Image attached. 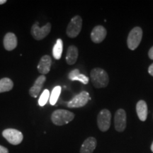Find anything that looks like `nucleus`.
<instances>
[{
    "mask_svg": "<svg viewBox=\"0 0 153 153\" xmlns=\"http://www.w3.org/2000/svg\"><path fill=\"white\" fill-rule=\"evenodd\" d=\"M91 81L94 87L97 89L106 87L109 82V77L104 70L101 68H94L90 72Z\"/></svg>",
    "mask_w": 153,
    "mask_h": 153,
    "instance_id": "f257e3e1",
    "label": "nucleus"
},
{
    "mask_svg": "<svg viewBox=\"0 0 153 153\" xmlns=\"http://www.w3.org/2000/svg\"><path fill=\"white\" fill-rule=\"evenodd\" d=\"M74 118V114L69 111L58 109L55 111L51 115V120L55 125L63 126L72 121Z\"/></svg>",
    "mask_w": 153,
    "mask_h": 153,
    "instance_id": "f03ea898",
    "label": "nucleus"
},
{
    "mask_svg": "<svg viewBox=\"0 0 153 153\" xmlns=\"http://www.w3.org/2000/svg\"><path fill=\"white\" fill-rule=\"evenodd\" d=\"M143 38V30L140 27L133 28L128 36V47L131 51H134L138 47Z\"/></svg>",
    "mask_w": 153,
    "mask_h": 153,
    "instance_id": "7ed1b4c3",
    "label": "nucleus"
},
{
    "mask_svg": "<svg viewBox=\"0 0 153 153\" xmlns=\"http://www.w3.org/2000/svg\"><path fill=\"white\" fill-rule=\"evenodd\" d=\"M82 27V19L79 15L74 16L69 23L66 30V33L68 37L76 38L79 35Z\"/></svg>",
    "mask_w": 153,
    "mask_h": 153,
    "instance_id": "20e7f679",
    "label": "nucleus"
},
{
    "mask_svg": "<svg viewBox=\"0 0 153 153\" xmlns=\"http://www.w3.org/2000/svg\"><path fill=\"white\" fill-rule=\"evenodd\" d=\"M111 122V114L108 109L101 110L97 116V125L99 130L106 132L109 129Z\"/></svg>",
    "mask_w": 153,
    "mask_h": 153,
    "instance_id": "39448f33",
    "label": "nucleus"
},
{
    "mask_svg": "<svg viewBox=\"0 0 153 153\" xmlns=\"http://www.w3.org/2000/svg\"><path fill=\"white\" fill-rule=\"evenodd\" d=\"M2 135L10 144L14 145L20 144L24 138L22 132L14 128L5 129L2 132Z\"/></svg>",
    "mask_w": 153,
    "mask_h": 153,
    "instance_id": "423d86ee",
    "label": "nucleus"
},
{
    "mask_svg": "<svg viewBox=\"0 0 153 153\" xmlns=\"http://www.w3.org/2000/svg\"><path fill=\"white\" fill-rule=\"evenodd\" d=\"M51 30V23H47L45 26L43 27L40 28L38 26V22H36L31 27L30 30V33L33 36L34 39L37 40V41H41L44 38L46 37L48 35Z\"/></svg>",
    "mask_w": 153,
    "mask_h": 153,
    "instance_id": "0eeeda50",
    "label": "nucleus"
},
{
    "mask_svg": "<svg viewBox=\"0 0 153 153\" xmlns=\"http://www.w3.org/2000/svg\"><path fill=\"white\" fill-rule=\"evenodd\" d=\"M90 99L91 98L89 97V93L84 91L73 97L71 100L68 102L67 106L69 108H81V107L85 106Z\"/></svg>",
    "mask_w": 153,
    "mask_h": 153,
    "instance_id": "6e6552de",
    "label": "nucleus"
},
{
    "mask_svg": "<svg viewBox=\"0 0 153 153\" xmlns=\"http://www.w3.org/2000/svg\"><path fill=\"white\" fill-rule=\"evenodd\" d=\"M115 128L118 132H123L126 128V113L122 108L116 112L114 116Z\"/></svg>",
    "mask_w": 153,
    "mask_h": 153,
    "instance_id": "1a4fd4ad",
    "label": "nucleus"
},
{
    "mask_svg": "<svg viewBox=\"0 0 153 153\" xmlns=\"http://www.w3.org/2000/svg\"><path fill=\"white\" fill-rule=\"evenodd\" d=\"M107 35L106 29L103 26L99 25L93 28L91 33V39L94 43H100L106 38Z\"/></svg>",
    "mask_w": 153,
    "mask_h": 153,
    "instance_id": "9d476101",
    "label": "nucleus"
},
{
    "mask_svg": "<svg viewBox=\"0 0 153 153\" xmlns=\"http://www.w3.org/2000/svg\"><path fill=\"white\" fill-rule=\"evenodd\" d=\"M52 60L49 55H45L41 57V60L38 65V70L42 75H45L48 73L51 70Z\"/></svg>",
    "mask_w": 153,
    "mask_h": 153,
    "instance_id": "9b49d317",
    "label": "nucleus"
},
{
    "mask_svg": "<svg viewBox=\"0 0 153 153\" xmlns=\"http://www.w3.org/2000/svg\"><path fill=\"white\" fill-rule=\"evenodd\" d=\"M4 47L8 51H13L17 46V38L13 33H7L4 38Z\"/></svg>",
    "mask_w": 153,
    "mask_h": 153,
    "instance_id": "f8f14e48",
    "label": "nucleus"
},
{
    "mask_svg": "<svg viewBox=\"0 0 153 153\" xmlns=\"http://www.w3.org/2000/svg\"><path fill=\"white\" fill-rule=\"evenodd\" d=\"M45 80H46V77H45V75L39 76L36 79L34 85L30 87L29 90V94L32 97H35L36 98V97H38V95L41 92L42 87H43V85Z\"/></svg>",
    "mask_w": 153,
    "mask_h": 153,
    "instance_id": "ddd939ff",
    "label": "nucleus"
},
{
    "mask_svg": "<svg viewBox=\"0 0 153 153\" xmlns=\"http://www.w3.org/2000/svg\"><path fill=\"white\" fill-rule=\"evenodd\" d=\"M97 142L96 138L93 137H88L82 143L80 148V153H93L97 148Z\"/></svg>",
    "mask_w": 153,
    "mask_h": 153,
    "instance_id": "4468645a",
    "label": "nucleus"
},
{
    "mask_svg": "<svg viewBox=\"0 0 153 153\" xmlns=\"http://www.w3.org/2000/svg\"><path fill=\"white\" fill-rule=\"evenodd\" d=\"M136 112L139 119L145 121L148 117V105L143 100L139 101L136 104Z\"/></svg>",
    "mask_w": 153,
    "mask_h": 153,
    "instance_id": "2eb2a0df",
    "label": "nucleus"
},
{
    "mask_svg": "<svg viewBox=\"0 0 153 153\" xmlns=\"http://www.w3.org/2000/svg\"><path fill=\"white\" fill-rule=\"evenodd\" d=\"M68 78L72 81H79L84 85H87L89 82V78L85 74L80 73L78 69L72 70L68 74Z\"/></svg>",
    "mask_w": 153,
    "mask_h": 153,
    "instance_id": "dca6fc26",
    "label": "nucleus"
},
{
    "mask_svg": "<svg viewBox=\"0 0 153 153\" xmlns=\"http://www.w3.org/2000/svg\"><path fill=\"white\" fill-rule=\"evenodd\" d=\"M78 57V49L74 45L69 46L66 55V62L68 65H74Z\"/></svg>",
    "mask_w": 153,
    "mask_h": 153,
    "instance_id": "f3484780",
    "label": "nucleus"
},
{
    "mask_svg": "<svg viewBox=\"0 0 153 153\" xmlns=\"http://www.w3.org/2000/svg\"><path fill=\"white\" fill-rule=\"evenodd\" d=\"M14 87V83L11 79L7 77L0 79V93L11 91Z\"/></svg>",
    "mask_w": 153,
    "mask_h": 153,
    "instance_id": "a211bd4d",
    "label": "nucleus"
},
{
    "mask_svg": "<svg viewBox=\"0 0 153 153\" xmlns=\"http://www.w3.org/2000/svg\"><path fill=\"white\" fill-rule=\"evenodd\" d=\"M63 51V42L62 39L58 38L55 43L54 47L53 49V55L55 59L60 60L62 56V53Z\"/></svg>",
    "mask_w": 153,
    "mask_h": 153,
    "instance_id": "6ab92c4d",
    "label": "nucleus"
},
{
    "mask_svg": "<svg viewBox=\"0 0 153 153\" xmlns=\"http://www.w3.org/2000/svg\"><path fill=\"white\" fill-rule=\"evenodd\" d=\"M61 93V87L60 86H57L53 88L52 92H51V97H50V104L51 105H55L58 100L59 97H60Z\"/></svg>",
    "mask_w": 153,
    "mask_h": 153,
    "instance_id": "aec40b11",
    "label": "nucleus"
},
{
    "mask_svg": "<svg viewBox=\"0 0 153 153\" xmlns=\"http://www.w3.org/2000/svg\"><path fill=\"white\" fill-rule=\"evenodd\" d=\"M50 99V91L48 89H45L41 94V97L38 99V104L41 106H43L46 104V103Z\"/></svg>",
    "mask_w": 153,
    "mask_h": 153,
    "instance_id": "412c9836",
    "label": "nucleus"
},
{
    "mask_svg": "<svg viewBox=\"0 0 153 153\" xmlns=\"http://www.w3.org/2000/svg\"><path fill=\"white\" fill-rule=\"evenodd\" d=\"M0 153H9L8 149L2 145H0Z\"/></svg>",
    "mask_w": 153,
    "mask_h": 153,
    "instance_id": "4be33fe9",
    "label": "nucleus"
},
{
    "mask_svg": "<svg viewBox=\"0 0 153 153\" xmlns=\"http://www.w3.org/2000/svg\"><path fill=\"white\" fill-rule=\"evenodd\" d=\"M148 56L151 59V60H153V46L150 49V51H149Z\"/></svg>",
    "mask_w": 153,
    "mask_h": 153,
    "instance_id": "5701e85b",
    "label": "nucleus"
},
{
    "mask_svg": "<svg viewBox=\"0 0 153 153\" xmlns=\"http://www.w3.org/2000/svg\"><path fill=\"white\" fill-rule=\"evenodd\" d=\"M148 72L150 75H152L153 76V63L150 65V66L148 68Z\"/></svg>",
    "mask_w": 153,
    "mask_h": 153,
    "instance_id": "b1692460",
    "label": "nucleus"
},
{
    "mask_svg": "<svg viewBox=\"0 0 153 153\" xmlns=\"http://www.w3.org/2000/svg\"><path fill=\"white\" fill-rule=\"evenodd\" d=\"M7 2V0H0V5L1 4H4Z\"/></svg>",
    "mask_w": 153,
    "mask_h": 153,
    "instance_id": "393cba45",
    "label": "nucleus"
},
{
    "mask_svg": "<svg viewBox=\"0 0 153 153\" xmlns=\"http://www.w3.org/2000/svg\"><path fill=\"white\" fill-rule=\"evenodd\" d=\"M151 150H152V152H153V142L152 143V145H151Z\"/></svg>",
    "mask_w": 153,
    "mask_h": 153,
    "instance_id": "a878e982",
    "label": "nucleus"
}]
</instances>
